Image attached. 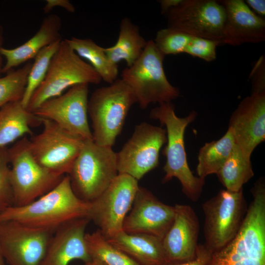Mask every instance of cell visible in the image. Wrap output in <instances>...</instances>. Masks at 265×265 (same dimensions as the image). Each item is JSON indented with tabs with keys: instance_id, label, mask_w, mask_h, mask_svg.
Instances as JSON below:
<instances>
[{
	"instance_id": "1",
	"label": "cell",
	"mask_w": 265,
	"mask_h": 265,
	"mask_svg": "<svg viewBox=\"0 0 265 265\" xmlns=\"http://www.w3.org/2000/svg\"><path fill=\"white\" fill-rule=\"evenodd\" d=\"M90 207V203L75 194L65 175L53 188L31 203L7 208L0 214V222L13 221L54 232L72 220L88 218Z\"/></svg>"
},
{
	"instance_id": "2",
	"label": "cell",
	"mask_w": 265,
	"mask_h": 265,
	"mask_svg": "<svg viewBox=\"0 0 265 265\" xmlns=\"http://www.w3.org/2000/svg\"><path fill=\"white\" fill-rule=\"evenodd\" d=\"M197 115L196 111L192 110L186 117H178L171 102L159 104L151 109L149 115L151 118L164 126L166 132L167 143L162 150L166 161L163 167L165 175L162 183L176 178L181 184L183 193L193 202L200 197L205 179L194 175L189 168L184 137L186 128L196 118Z\"/></svg>"
},
{
	"instance_id": "3",
	"label": "cell",
	"mask_w": 265,
	"mask_h": 265,
	"mask_svg": "<svg viewBox=\"0 0 265 265\" xmlns=\"http://www.w3.org/2000/svg\"><path fill=\"white\" fill-rule=\"evenodd\" d=\"M136 103L134 93L122 79L96 89L88 101L93 141L100 146L112 147L131 107Z\"/></svg>"
},
{
	"instance_id": "4",
	"label": "cell",
	"mask_w": 265,
	"mask_h": 265,
	"mask_svg": "<svg viewBox=\"0 0 265 265\" xmlns=\"http://www.w3.org/2000/svg\"><path fill=\"white\" fill-rule=\"evenodd\" d=\"M72 188L81 200L90 203L99 197L118 175L116 153L85 139L67 174Z\"/></svg>"
},
{
	"instance_id": "5",
	"label": "cell",
	"mask_w": 265,
	"mask_h": 265,
	"mask_svg": "<svg viewBox=\"0 0 265 265\" xmlns=\"http://www.w3.org/2000/svg\"><path fill=\"white\" fill-rule=\"evenodd\" d=\"M164 57L154 41L149 40L140 56L122 72L121 79L132 90L142 109L151 103L171 102L180 96L179 89L167 79L163 66Z\"/></svg>"
},
{
	"instance_id": "6",
	"label": "cell",
	"mask_w": 265,
	"mask_h": 265,
	"mask_svg": "<svg viewBox=\"0 0 265 265\" xmlns=\"http://www.w3.org/2000/svg\"><path fill=\"white\" fill-rule=\"evenodd\" d=\"M102 80L94 68L62 40L44 80L32 94L26 109L32 113L44 102L61 95L67 88L81 83L98 84Z\"/></svg>"
},
{
	"instance_id": "7",
	"label": "cell",
	"mask_w": 265,
	"mask_h": 265,
	"mask_svg": "<svg viewBox=\"0 0 265 265\" xmlns=\"http://www.w3.org/2000/svg\"><path fill=\"white\" fill-rule=\"evenodd\" d=\"M13 206L27 205L53 188L65 175L41 165L32 156L26 136L8 148Z\"/></svg>"
},
{
	"instance_id": "8",
	"label": "cell",
	"mask_w": 265,
	"mask_h": 265,
	"mask_svg": "<svg viewBox=\"0 0 265 265\" xmlns=\"http://www.w3.org/2000/svg\"><path fill=\"white\" fill-rule=\"evenodd\" d=\"M247 209L243 189H221L203 204L204 245L212 253L221 249L234 238Z\"/></svg>"
},
{
	"instance_id": "9",
	"label": "cell",
	"mask_w": 265,
	"mask_h": 265,
	"mask_svg": "<svg viewBox=\"0 0 265 265\" xmlns=\"http://www.w3.org/2000/svg\"><path fill=\"white\" fill-rule=\"evenodd\" d=\"M41 120L43 126L42 132L29 139L30 152L44 168L59 175H67L85 139L68 132L52 120Z\"/></svg>"
},
{
	"instance_id": "10",
	"label": "cell",
	"mask_w": 265,
	"mask_h": 265,
	"mask_svg": "<svg viewBox=\"0 0 265 265\" xmlns=\"http://www.w3.org/2000/svg\"><path fill=\"white\" fill-rule=\"evenodd\" d=\"M139 187L138 181L132 177L118 174L108 187L90 202L88 218L106 239L123 231L124 221Z\"/></svg>"
},
{
	"instance_id": "11",
	"label": "cell",
	"mask_w": 265,
	"mask_h": 265,
	"mask_svg": "<svg viewBox=\"0 0 265 265\" xmlns=\"http://www.w3.org/2000/svg\"><path fill=\"white\" fill-rule=\"evenodd\" d=\"M166 142L165 129L147 122L136 125L131 137L116 153L118 174L141 179L158 166L160 150Z\"/></svg>"
},
{
	"instance_id": "12",
	"label": "cell",
	"mask_w": 265,
	"mask_h": 265,
	"mask_svg": "<svg viewBox=\"0 0 265 265\" xmlns=\"http://www.w3.org/2000/svg\"><path fill=\"white\" fill-rule=\"evenodd\" d=\"M167 27L191 37L209 39L223 44L226 14L213 0H182L166 14Z\"/></svg>"
},
{
	"instance_id": "13",
	"label": "cell",
	"mask_w": 265,
	"mask_h": 265,
	"mask_svg": "<svg viewBox=\"0 0 265 265\" xmlns=\"http://www.w3.org/2000/svg\"><path fill=\"white\" fill-rule=\"evenodd\" d=\"M54 232L13 221L0 222V247L9 265H40Z\"/></svg>"
},
{
	"instance_id": "14",
	"label": "cell",
	"mask_w": 265,
	"mask_h": 265,
	"mask_svg": "<svg viewBox=\"0 0 265 265\" xmlns=\"http://www.w3.org/2000/svg\"><path fill=\"white\" fill-rule=\"evenodd\" d=\"M88 85H74L65 93L44 102L32 113L84 139H92L88 121Z\"/></svg>"
},
{
	"instance_id": "15",
	"label": "cell",
	"mask_w": 265,
	"mask_h": 265,
	"mask_svg": "<svg viewBox=\"0 0 265 265\" xmlns=\"http://www.w3.org/2000/svg\"><path fill=\"white\" fill-rule=\"evenodd\" d=\"M131 209L124 221L123 231L149 235L161 240L171 226L175 212L174 206L162 203L151 191L140 186Z\"/></svg>"
},
{
	"instance_id": "16",
	"label": "cell",
	"mask_w": 265,
	"mask_h": 265,
	"mask_svg": "<svg viewBox=\"0 0 265 265\" xmlns=\"http://www.w3.org/2000/svg\"><path fill=\"white\" fill-rule=\"evenodd\" d=\"M228 129L243 154L251 158L265 139V92L244 98L232 114Z\"/></svg>"
},
{
	"instance_id": "17",
	"label": "cell",
	"mask_w": 265,
	"mask_h": 265,
	"mask_svg": "<svg viewBox=\"0 0 265 265\" xmlns=\"http://www.w3.org/2000/svg\"><path fill=\"white\" fill-rule=\"evenodd\" d=\"M173 221L162 239L167 264L187 262L196 254L199 231L198 217L187 205L176 204Z\"/></svg>"
},
{
	"instance_id": "18",
	"label": "cell",
	"mask_w": 265,
	"mask_h": 265,
	"mask_svg": "<svg viewBox=\"0 0 265 265\" xmlns=\"http://www.w3.org/2000/svg\"><path fill=\"white\" fill-rule=\"evenodd\" d=\"M89 221L87 217L78 218L57 229L40 265H69L75 260H80L84 263L90 261L92 258L85 238Z\"/></svg>"
},
{
	"instance_id": "19",
	"label": "cell",
	"mask_w": 265,
	"mask_h": 265,
	"mask_svg": "<svg viewBox=\"0 0 265 265\" xmlns=\"http://www.w3.org/2000/svg\"><path fill=\"white\" fill-rule=\"evenodd\" d=\"M226 18L223 44L240 46L265 40V21L242 0H221Z\"/></svg>"
},
{
	"instance_id": "20",
	"label": "cell",
	"mask_w": 265,
	"mask_h": 265,
	"mask_svg": "<svg viewBox=\"0 0 265 265\" xmlns=\"http://www.w3.org/2000/svg\"><path fill=\"white\" fill-rule=\"evenodd\" d=\"M60 17L56 14L48 15L43 19L37 32L29 39L13 49H1L2 56L6 59L1 73H7L21 64L34 58L45 47L61 40Z\"/></svg>"
},
{
	"instance_id": "21",
	"label": "cell",
	"mask_w": 265,
	"mask_h": 265,
	"mask_svg": "<svg viewBox=\"0 0 265 265\" xmlns=\"http://www.w3.org/2000/svg\"><path fill=\"white\" fill-rule=\"evenodd\" d=\"M107 240L140 265L167 264L162 240L155 236L122 231Z\"/></svg>"
},
{
	"instance_id": "22",
	"label": "cell",
	"mask_w": 265,
	"mask_h": 265,
	"mask_svg": "<svg viewBox=\"0 0 265 265\" xmlns=\"http://www.w3.org/2000/svg\"><path fill=\"white\" fill-rule=\"evenodd\" d=\"M42 124L41 119L29 112L21 101L7 104L0 108V148L27 135L31 128Z\"/></svg>"
},
{
	"instance_id": "23",
	"label": "cell",
	"mask_w": 265,
	"mask_h": 265,
	"mask_svg": "<svg viewBox=\"0 0 265 265\" xmlns=\"http://www.w3.org/2000/svg\"><path fill=\"white\" fill-rule=\"evenodd\" d=\"M147 43L138 27L129 18L125 17L120 22L117 42L114 46L104 50L112 63L117 64L124 60L129 67L140 56Z\"/></svg>"
},
{
	"instance_id": "24",
	"label": "cell",
	"mask_w": 265,
	"mask_h": 265,
	"mask_svg": "<svg viewBox=\"0 0 265 265\" xmlns=\"http://www.w3.org/2000/svg\"><path fill=\"white\" fill-rule=\"evenodd\" d=\"M236 142L231 130L219 139L207 142L200 148L196 171L197 176L205 179L216 174L231 155Z\"/></svg>"
},
{
	"instance_id": "25",
	"label": "cell",
	"mask_w": 265,
	"mask_h": 265,
	"mask_svg": "<svg viewBox=\"0 0 265 265\" xmlns=\"http://www.w3.org/2000/svg\"><path fill=\"white\" fill-rule=\"evenodd\" d=\"M65 40L79 56L89 62L102 80L111 84L117 79L118 65L109 60L104 48L89 38L72 37Z\"/></svg>"
},
{
	"instance_id": "26",
	"label": "cell",
	"mask_w": 265,
	"mask_h": 265,
	"mask_svg": "<svg viewBox=\"0 0 265 265\" xmlns=\"http://www.w3.org/2000/svg\"><path fill=\"white\" fill-rule=\"evenodd\" d=\"M250 159L236 144L229 157L216 174L226 189L238 191L254 176Z\"/></svg>"
},
{
	"instance_id": "27",
	"label": "cell",
	"mask_w": 265,
	"mask_h": 265,
	"mask_svg": "<svg viewBox=\"0 0 265 265\" xmlns=\"http://www.w3.org/2000/svg\"><path fill=\"white\" fill-rule=\"evenodd\" d=\"M85 238L92 259H97L106 265H140L110 243L99 230L86 233Z\"/></svg>"
},
{
	"instance_id": "28",
	"label": "cell",
	"mask_w": 265,
	"mask_h": 265,
	"mask_svg": "<svg viewBox=\"0 0 265 265\" xmlns=\"http://www.w3.org/2000/svg\"><path fill=\"white\" fill-rule=\"evenodd\" d=\"M61 40H58L45 47L34 57L21 100L22 105L26 108L32 94L44 80L51 59L57 50Z\"/></svg>"
},
{
	"instance_id": "29",
	"label": "cell",
	"mask_w": 265,
	"mask_h": 265,
	"mask_svg": "<svg viewBox=\"0 0 265 265\" xmlns=\"http://www.w3.org/2000/svg\"><path fill=\"white\" fill-rule=\"evenodd\" d=\"M32 64L28 61L21 68L0 77V108L10 102L22 100Z\"/></svg>"
},
{
	"instance_id": "30",
	"label": "cell",
	"mask_w": 265,
	"mask_h": 265,
	"mask_svg": "<svg viewBox=\"0 0 265 265\" xmlns=\"http://www.w3.org/2000/svg\"><path fill=\"white\" fill-rule=\"evenodd\" d=\"M191 37L178 30L167 27L158 31L154 41L165 56L185 53Z\"/></svg>"
},
{
	"instance_id": "31",
	"label": "cell",
	"mask_w": 265,
	"mask_h": 265,
	"mask_svg": "<svg viewBox=\"0 0 265 265\" xmlns=\"http://www.w3.org/2000/svg\"><path fill=\"white\" fill-rule=\"evenodd\" d=\"M8 150L0 148V214L13 204Z\"/></svg>"
},
{
	"instance_id": "32",
	"label": "cell",
	"mask_w": 265,
	"mask_h": 265,
	"mask_svg": "<svg viewBox=\"0 0 265 265\" xmlns=\"http://www.w3.org/2000/svg\"><path fill=\"white\" fill-rule=\"evenodd\" d=\"M220 45L221 44L217 41L191 37L185 53L206 61H212L216 59V48Z\"/></svg>"
},
{
	"instance_id": "33",
	"label": "cell",
	"mask_w": 265,
	"mask_h": 265,
	"mask_svg": "<svg viewBox=\"0 0 265 265\" xmlns=\"http://www.w3.org/2000/svg\"><path fill=\"white\" fill-rule=\"evenodd\" d=\"M265 57L261 56L256 62L250 78L251 80L252 93L265 92Z\"/></svg>"
},
{
	"instance_id": "34",
	"label": "cell",
	"mask_w": 265,
	"mask_h": 265,
	"mask_svg": "<svg viewBox=\"0 0 265 265\" xmlns=\"http://www.w3.org/2000/svg\"><path fill=\"white\" fill-rule=\"evenodd\" d=\"M212 254L204 244H198L196 256L193 259L187 262L166 265H207L211 259Z\"/></svg>"
},
{
	"instance_id": "35",
	"label": "cell",
	"mask_w": 265,
	"mask_h": 265,
	"mask_svg": "<svg viewBox=\"0 0 265 265\" xmlns=\"http://www.w3.org/2000/svg\"><path fill=\"white\" fill-rule=\"evenodd\" d=\"M56 7H61L70 13L75 11L74 6L68 0H47L43 11L45 13H48Z\"/></svg>"
},
{
	"instance_id": "36",
	"label": "cell",
	"mask_w": 265,
	"mask_h": 265,
	"mask_svg": "<svg viewBox=\"0 0 265 265\" xmlns=\"http://www.w3.org/2000/svg\"><path fill=\"white\" fill-rule=\"evenodd\" d=\"M245 2L256 14L263 18L265 16V0H246Z\"/></svg>"
},
{
	"instance_id": "37",
	"label": "cell",
	"mask_w": 265,
	"mask_h": 265,
	"mask_svg": "<svg viewBox=\"0 0 265 265\" xmlns=\"http://www.w3.org/2000/svg\"><path fill=\"white\" fill-rule=\"evenodd\" d=\"M182 0H159L161 12L166 14L173 7L178 5Z\"/></svg>"
},
{
	"instance_id": "38",
	"label": "cell",
	"mask_w": 265,
	"mask_h": 265,
	"mask_svg": "<svg viewBox=\"0 0 265 265\" xmlns=\"http://www.w3.org/2000/svg\"><path fill=\"white\" fill-rule=\"evenodd\" d=\"M3 41V29L1 26L0 25V77L2 69L3 66L2 65V54L1 49L3 48L2 47Z\"/></svg>"
},
{
	"instance_id": "39",
	"label": "cell",
	"mask_w": 265,
	"mask_h": 265,
	"mask_svg": "<svg viewBox=\"0 0 265 265\" xmlns=\"http://www.w3.org/2000/svg\"><path fill=\"white\" fill-rule=\"evenodd\" d=\"M84 265H106L101 261L94 259H92L90 261L85 263Z\"/></svg>"
},
{
	"instance_id": "40",
	"label": "cell",
	"mask_w": 265,
	"mask_h": 265,
	"mask_svg": "<svg viewBox=\"0 0 265 265\" xmlns=\"http://www.w3.org/2000/svg\"><path fill=\"white\" fill-rule=\"evenodd\" d=\"M0 265H5L4 259L3 257L0 247Z\"/></svg>"
}]
</instances>
